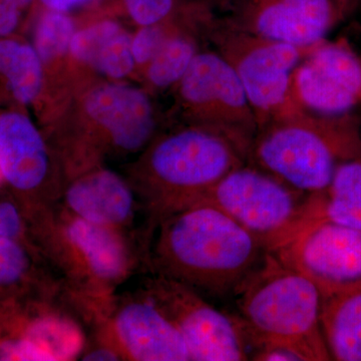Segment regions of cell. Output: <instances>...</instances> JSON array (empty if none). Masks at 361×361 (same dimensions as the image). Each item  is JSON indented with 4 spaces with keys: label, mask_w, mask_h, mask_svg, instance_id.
Segmentation results:
<instances>
[{
    "label": "cell",
    "mask_w": 361,
    "mask_h": 361,
    "mask_svg": "<svg viewBox=\"0 0 361 361\" xmlns=\"http://www.w3.org/2000/svg\"><path fill=\"white\" fill-rule=\"evenodd\" d=\"M320 317L331 360L361 361V287L322 298Z\"/></svg>",
    "instance_id": "e0dca14e"
},
{
    "label": "cell",
    "mask_w": 361,
    "mask_h": 361,
    "mask_svg": "<svg viewBox=\"0 0 361 361\" xmlns=\"http://www.w3.org/2000/svg\"><path fill=\"white\" fill-rule=\"evenodd\" d=\"M361 157V121L300 109L259 128L246 160L298 191L320 193L341 161Z\"/></svg>",
    "instance_id": "3957f363"
},
{
    "label": "cell",
    "mask_w": 361,
    "mask_h": 361,
    "mask_svg": "<svg viewBox=\"0 0 361 361\" xmlns=\"http://www.w3.org/2000/svg\"><path fill=\"white\" fill-rule=\"evenodd\" d=\"M21 11L0 1V37H7L20 25Z\"/></svg>",
    "instance_id": "83f0119b"
},
{
    "label": "cell",
    "mask_w": 361,
    "mask_h": 361,
    "mask_svg": "<svg viewBox=\"0 0 361 361\" xmlns=\"http://www.w3.org/2000/svg\"><path fill=\"white\" fill-rule=\"evenodd\" d=\"M197 54L193 40L176 32L149 63L147 77L149 84L158 89L179 84Z\"/></svg>",
    "instance_id": "44dd1931"
},
{
    "label": "cell",
    "mask_w": 361,
    "mask_h": 361,
    "mask_svg": "<svg viewBox=\"0 0 361 361\" xmlns=\"http://www.w3.org/2000/svg\"><path fill=\"white\" fill-rule=\"evenodd\" d=\"M85 110L106 133L115 148L135 152L148 144L155 130L153 106L142 90L104 85L87 94Z\"/></svg>",
    "instance_id": "9a60e30c"
},
{
    "label": "cell",
    "mask_w": 361,
    "mask_h": 361,
    "mask_svg": "<svg viewBox=\"0 0 361 361\" xmlns=\"http://www.w3.org/2000/svg\"><path fill=\"white\" fill-rule=\"evenodd\" d=\"M121 30H123L121 26L111 20L101 21L84 28L73 35L70 47L71 54L78 61L94 66L104 45Z\"/></svg>",
    "instance_id": "603a6c76"
},
{
    "label": "cell",
    "mask_w": 361,
    "mask_h": 361,
    "mask_svg": "<svg viewBox=\"0 0 361 361\" xmlns=\"http://www.w3.org/2000/svg\"><path fill=\"white\" fill-rule=\"evenodd\" d=\"M4 176H2L1 169H0V185L2 184V182H4Z\"/></svg>",
    "instance_id": "1f68e13d"
},
{
    "label": "cell",
    "mask_w": 361,
    "mask_h": 361,
    "mask_svg": "<svg viewBox=\"0 0 361 361\" xmlns=\"http://www.w3.org/2000/svg\"><path fill=\"white\" fill-rule=\"evenodd\" d=\"M338 18L334 0H249L229 23L259 37L310 49L326 40Z\"/></svg>",
    "instance_id": "5bb4252c"
},
{
    "label": "cell",
    "mask_w": 361,
    "mask_h": 361,
    "mask_svg": "<svg viewBox=\"0 0 361 361\" xmlns=\"http://www.w3.org/2000/svg\"><path fill=\"white\" fill-rule=\"evenodd\" d=\"M175 0H125L133 20L141 26L158 25L170 14Z\"/></svg>",
    "instance_id": "4316f807"
},
{
    "label": "cell",
    "mask_w": 361,
    "mask_h": 361,
    "mask_svg": "<svg viewBox=\"0 0 361 361\" xmlns=\"http://www.w3.org/2000/svg\"><path fill=\"white\" fill-rule=\"evenodd\" d=\"M307 277L322 298L361 287V231L312 219L271 252Z\"/></svg>",
    "instance_id": "30bf717a"
},
{
    "label": "cell",
    "mask_w": 361,
    "mask_h": 361,
    "mask_svg": "<svg viewBox=\"0 0 361 361\" xmlns=\"http://www.w3.org/2000/svg\"><path fill=\"white\" fill-rule=\"evenodd\" d=\"M178 85L180 103L195 126L229 137L247 158L257 120L238 75L219 52H198Z\"/></svg>",
    "instance_id": "9c48e42d"
},
{
    "label": "cell",
    "mask_w": 361,
    "mask_h": 361,
    "mask_svg": "<svg viewBox=\"0 0 361 361\" xmlns=\"http://www.w3.org/2000/svg\"><path fill=\"white\" fill-rule=\"evenodd\" d=\"M1 1L23 13L26 7L32 4V0H1Z\"/></svg>",
    "instance_id": "4dcf8cb0"
},
{
    "label": "cell",
    "mask_w": 361,
    "mask_h": 361,
    "mask_svg": "<svg viewBox=\"0 0 361 361\" xmlns=\"http://www.w3.org/2000/svg\"><path fill=\"white\" fill-rule=\"evenodd\" d=\"M82 360H121L122 357L118 351L108 344L102 343L97 348L85 351L82 355Z\"/></svg>",
    "instance_id": "f1b7e54d"
},
{
    "label": "cell",
    "mask_w": 361,
    "mask_h": 361,
    "mask_svg": "<svg viewBox=\"0 0 361 361\" xmlns=\"http://www.w3.org/2000/svg\"><path fill=\"white\" fill-rule=\"evenodd\" d=\"M297 104L323 116L348 115L361 104V58L345 40L315 45L293 73Z\"/></svg>",
    "instance_id": "7c38bea8"
},
{
    "label": "cell",
    "mask_w": 361,
    "mask_h": 361,
    "mask_svg": "<svg viewBox=\"0 0 361 361\" xmlns=\"http://www.w3.org/2000/svg\"><path fill=\"white\" fill-rule=\"evenodd\" d=\"M0 169L30 225L51 212L49 149L39 129L20 111L0 113Z\"/></svg>",
    "instance_id": "8fae6325"
},
{
    "label": "cell",
    "mask_w": 361,
    "mask_h": 361,
    "mask_svg": "<svg viewBox=\"0 0 361 361\" xmlns=\"http://www.w3.org/2000/svg\"><path fill=\"white\" fill-rule=\"evenodd\" d=\"M313 218L361 231V157L341 161L329 186L313 194Z\"/></svg>",
    "instance_id": "ac0fdd59"
},
{
    "label": "cell",
    "mask_w": 361,
    "mask_h": 361,
    "mask_svg": "<svg viewBox=\"0 0 361 361\" xmlns=\"http://www.w3.org/2000/svg\"><path fill=\"white\" fill-rule=\"evenodd\" d=\"M175 33L174 30L165 27L161 23L142 26L132 39V52L135 63L149 65L169 37Z\"/></svg>",
    "instance_id": "d4e9b609"
},
{
    "label": "cell",
    "mask_w": 361,
    "mask_h": 361,
    "mask_svg": "<svg viewBox=\"0 0 361 361\" xmlns=\"http://www.w3.org/2000/svg\"><path fill=\"white\" fill-rule=\"evenodd\" d=\"M245 161V152L229 137L198 126L158 140L142 161L133 188L149 231L171 214L198 203Z\"/></svg>",
    "instance_id": "277c9868"
},
{
    "label": "cell",
    "mask_w": 361,
    "mask_h": 361,
    "mask_svg": "<svg viewBox=\"0 0 361 361\" xmlns=\"http://www.w3.org/2000/svg\"><path fill=\"white\" fill-rule=\"evenodd\" d=\"M103 327L102 343L115 348L122 360H191L179 330L144 292L116 304Z\"/></svg>",
    "instance_id": "4fadbf2b"
},
{
    "label": "cell",
    "mask_w": 361,
    "mask_h": 361,
    "mask_svg": "<svg viewBox=\"0 0 361 361\" xmlns=\"http://www.w3.org/2000/svg\"><path fill=\"white\" fill-rule=\"evenodd\" d=\"M145 294L174 323L191 360L240 361L251 357L252 346L241 322L218 310L200 292L184 283L154 274Z\"/></svg>",
    "instance_id": "ba28073f"
},
{
    "label": "cell",
    "mask_w": 361,
    "mask_h": 361,
    "mask_svg": "<svg viewBox=\"0 0 361 361\" xmlns=\"http://www.w3.org/2000/svg\"><path fill=\"white\" fill-rule=\"evenodd\" d=\"M35 249L0 237V302L49 291L35 265Z\"/></svg>",
    "instance_id": "ffe728a7"
},
{
    "label": "cell",
    "mask_w": 361,
    "mask_h": 361,
    "mask_svg": "<svg viewBox=\"0 0 361 361\" xmlns=\"http://www.w3.org/2000/svg\"><path fill=\"white\" fill-rule=\"evenodd\" d=\"M234 295L252 355L278 349L294 361L332 360L322 334V293L274 254H265Z\"/></svg>",
    "instance_id": "7a4b0ae2"
},
{
    "label": "cell",
    "mask_w": 361,
    "mask_h": 361,
    "mask_svg": "<svg viewBox=\"0 0 361 361\" xmlns=\"http://www.w3.org/2000/svg\"><path fill=\"white\" fill-rule=\"evenodd\" d=\"M151 234L154 274L216 296L236 291L267 253L236 221L209 204L171 214Z\"/></svg>",
    "instance_id": "6da1fadb"
},
{
    "label": "cell",
    "mask_w": 361,
    "mask_h": 361,
    "mask_svg": "<svg viewBox=\"0 0 361 361\" xmlns=\"http://www.w3.org/2000/svg\"><path fill=\"white\" fill-rule=\"evenodd\" d=\"M134 65L132 39L128 33L121 30L104 45L94 68L111 78H122L129 75Z\"/></svg>",
    "instance_id": "cb8c5ba5"
},
{
    "label": "cell",
    "mask_w": 361,
    "mask_h": 361,
    "mask_svg": "<svg viewBox=\"0 0 361 361\" xmlns=\"http://www.w3.org/2000/svg\"><path fill=\"white\" fill-rule=\"evenodd\" d=\"M0 237L18 240L37 248L30 223L16 202H0Z\"/></svg>",
    "instance_id": "484cf974"
},
{
    "label": "cell",
    "mask_w": 361,
    "mask_h": 361,
    "mask_svg": "<svg viewBox=\"0 0 361 361\" xmlns=\"http://www.w3.org/2000/svg\"><path fill=\"white\" fill-rule=\"evenodd\" d=\"M33 238L78 291L106 297L129 276L133 255L125 232L78 218L63 208L32 225Z\"/></svg>",
    "instance_id": "5b68a950"
},
{
    "label": "cell",
    "mask_w": 361,
    "mask_h": 361,
    "mask_svg": "<svg viewBox=\"0 0 361 361\" xmlns=\"http://www.w3.org/2000/svg\"><path fill=\"white\" fill-rule=\"evenodd\" d=\"M197 204L219 209L268 252L283 245L313 219L312 194L245 164L226 175Z\"/></svg>",
    "instance_id": "8992f818"
},
{
    "label": "cell",
    "mask_w": 361,
    "mask_h": 361,
    "mask_svg": "<svg viewBox=\"0 0 361 361\" xmlns=\"http://www.w3.org/2000/svg\"><path fill=\"white\" fill-rule=\"evenodd\" d=\"M75 33L73 20L63 11H47L35 27L33 47L42 63H51L70 51Z\"/></svg>",
    "instance_id": "7402d4cb"
},
{
    "label": "cell",
    "mask_w": 361,
    "mask_h": 361,
    "mask_svg": "<svg viewBox=\"0 0 361 361\" xmlns=\"http://www.w3.org/2000/svg\"><path fill=\"white\" fill-rule=\"evenodd\" d=\"M0 78L16 103H35L44 85V71L35 47L20 39L1 37Z\"/></svg>",
    "instance_id": "d6986e66"
},
{
    "label": "cell",
    "mask_w": 361,
    "mask_h": 361,
    "mask_svg": "<svg viewBox=\"0 0 361 361\" xmlns=\"http://www.w3.org/2000/svg\"><path fill=\"white\" fill-rule=\"evenodd\" d=\"M49 11H65L78 4H84L87 0H40Z\"/></svg>",
    "instance_id": "f546056e"
},
{
    "label": "cell",
    "mask_w": 361,
    "mask_h": 361,
    "mask_svg": "<svg viewBox=\"0 0 361 361\" xmlns=\"http://www.w3.org/2000/svg\"><path fill=\"white\" fill-rule=\"evenodd\" d=\"M65 209L89 222L125 232L137 208L132 186L109 170L80 175L66 187Z\"/></svg>",
    "instance_id": "2e32d148"
},
{
    "label": "cell",
    "mask_w": 361,
    "mask_h": 361,
    "mask_svg": "<svg viewBox=\"0 0 361 361\" xmlns=\"http://www.w3.org/2000/svg\"><path fill=\"white\" fill-rule=\"evenodd\" d=\"M210 33L217 52L238 75L258 129L274 118L302 109L294 97L293 73L313 47L304 49L259 37L229 21Z\"/></svg>",
    "instance_id": "52a82bcc"
}]
</instances>
